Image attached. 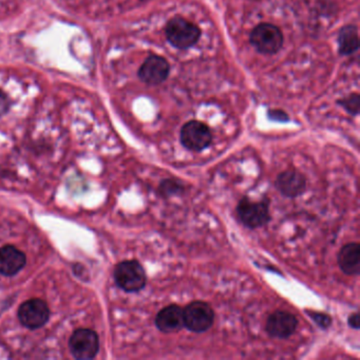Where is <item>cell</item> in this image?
Wrapping results in <instances>:
<instances>
[{
	"mask_svg": "<svg viewBox=\"0 0 360 360\" xmlns=\"http://www.w3.org/2000/svg\"><path fill=\"white\" fill-rule=\"evenodd\" d=\"M305 313L313 319V322L317 326H319L324 330L330 328L331 324H332V318L326 314L320 313V312L308 311V310H306Z\"/></svg>",
	"mask_w": 360,
	"mask_h": 360,
	"instance_id": "18",
	"label": "cell"
},
{
	"mask_svg": "<svg viewBox=\"0 0 360 360\" xmlns=\"http://www.w3.org/2000/svg\"><path fill=\"white\" fill-rule=\"evenodd\" d=\"M275 186L282 196L297 198L305 192L306 178L295 169H289L277 177Z\"/></svg>",
	"mask_w": 360,
	"mask_h": 360,
	"instance_id": "11",
	"label": "cell"
},
{
	"mask_svg": "<svg viewBox=\"0 0 360 360\" xmlns=\"http://www.w3.org/2000/svg\"><path fill=\"white\" fill-rule=\"evenodd\" d=\"M157 328L164 334H173L184 328L183 308L177 304H171L162 308L154 320Z\"/></svg>",
	"mask_w": 360,
	"mask_h": 360,
	"instance_id": "12",
	"label": "cell"
},
{
	"mask_svg": "<svg viewBox=\"0 0 360 360\" xmlns=\"http://www.w3.org/2000/svg\"><path fill=\"white\" fill-rule=\"evenodd\" d=\"M184 328L190 332L204 333L212 328L215 322L214 308L204 301H194L183 308Z\"/></svg>",
	"mask_w": 360,
	"mask_h": 360,
	"instance_id": "5",
	"label": "cell"
},
{
	"mask_svg": "<svg viewBox=\"0 0 360 360\" xmlns=\"http://www.w3.org/2000/svg\"><path fill=\"white\" fill-rule=\"evenodd\" d=\"M268 117L271 121L278 122V123H287L291 121L289 115L282 109H268Z\"/></svg>",
	"mask_w": 360,
	"mask_h": 360,
	"instance_id": "19",
	"label": "cell"
},
{
	"mask_svg": "<svg viewBox=\"0 0 360 360\" xmlns=\"http://www.w3.org/2000/svg\"><path fill=\"white\" fill-rule=\"evenodd\" d=\"M250 43L257 52L264 55H275L282 49L285 36L278 26L270 22L257 24L250 34Z\"/></svg>",
	"mask_w": 360,
	"mask_h": 360,
	"instance_id": "2",
	"label": "cell"
},
{
	"mask_svg": "<svg viewBox=\"0 0 360 360\" xmlns=\"http://www.w3.org/2000/svg\"><path fill=\"white\" fill-rule=\"evenodd\" d=\"M141 1H144V0H141Z\"/></svg>",
	"mask_w": 360,
	"mask_h": 360,
	"instance_id": "23",
	"label": "cell"
},
{
	"mask_svg": "<svg viewBox=\"0 0 360 360\" xmlns=\"http://www.w3.org/2000/svg\"><path fill=\"white\" fill-rule=\"evenodd\" d=\"M20 324L30 330L43 328L50 318V308L47 302L41 299H30L24 302L18 310Z\"/></svg>",
	"mask_w": 360,
	"mask_h": 360,
	"instance_id": "9",
	"label": "cell"
},
{
	"mask_svg": "<svg viewBox=\"0 0 360 360\" xmlns=\"http://www.w3.org/2000/svg\"><path fill=\"white\" fill-rule=\"evenodd\" d=\"M69 349L76 359H93L99 353V336L90 329H78L70 337Z\"/></svg>",
	"mask_w": 360,
	"mask_h": 360,
	"instance_id": "7",
	"label": "cell"
},
{
	"mask_svg": "<svg viewBox=\"0 0 360 360\" xmlns=\"http://www.w3.org/2000/svg\"><path fill=\"white\" fill-rule=\"evenodd\" d=\"M113 276L117 287L127 293L142 291L147 282L146 272L136 260L120 262L115 266Z\"/></svg>",
	"mask_w": 360,
	"mask_h": 360,
	"instance_id": "3",
	"label": "cell"
},
{
	"mask_svg": "<svg viewBox=\"0 0 360 360\" xmlns=\"http://www.w3.org/2000/svg\"><path fill=\"white\" fill-rule=\"evenodd\" d=\"M338 264L341 272L347 276H359L360 245L359 243H347L338 252Z\"/></svg>",
	"mask_w": 360,
	"mask_h": 360,
	"instance_id": "14",
	"label": "cell"
},
{
	"mask_svg": "<svg viewBox=\"0 0 360 360\" xmlns=\"http://www.w3.org/2000/svg\"><path fill=\"white\" fill-rule=\"evenodd\" d=\"M250 1H261V0H250Z\"/></svg>",
	"mask_w": 360,
	"mask_h": 360,
	"instance_id": "22",
	"label": "cell"
},
{
	"mask_svg": "<svg viewBox=\"0 0 360 360\" xmlns=\"http://www.w3.org/2000/svg\"><path fill=\"white\" fill-rule=\"evenodd\" d=\"M201 29L182 16H175L165 26L167 41L178 50H188L201 38Z\"/></svg>",
	"mask_w": 360,
	"mask_h": 360,
	"instance_id": "1",
	"label": "cell"
},
{
	"mask_svg": "<svg viewBox=\"0 0 360 360\" xmlns=\"http://www.w3.org/2000/svg\"><path fill=\"white\" fill-rule=\"evenodd\" d=\"M180 141L188 150L200 152L212 145L213 132L206 124L194 120L181 128Z\"/></svg>",
	"mask_w": 360,
	"mask_h": 360,
	"instance_id": "6",
	"label": "cell"
},
{
	"mask_svg": "<svg viewBox=\"0 0 360 360\" xmlns=\"http://www.w3.org/2000/svg\"><path fill=\"white\" fill-rule=\"evenodd\" d=\"M171 69V64L165 57L150 55L138 69V76L141 82L148 86H159L167 80Z\"/></svg>",
	"mask_w": 360,
	"mask_h": 360,
	"instance_id": "8",
	"label": "cell"
},
{
	"mask_svg": "<svg viewBox=\"0 0 360 360\" xmlns=\"http://www.w3.org/2000/svg\"><path fill=\"white\" fill-rule=\"evenodd\" d=\"M337 105L345 109L349 115L356 117L359 115L360 110V95L359 93L354 92L347 96L337 101Z\"/></svg>",
	"mask_w": 360,
	"mask_h": 360,
	"instance_id": "17",
	"label": "cell"
},
{
	"mask_svg": "<svg viewBox=\"0 0 360 360\" xmlns=\"http://www.w3.org/2000/svg\"><path fill=\"white\" fill-rule=\"evenodd\" d=\"M338 52L341 57H350L359 50V35L355 24H347L339 30L337 36Z\"/></svg>",
	"mask_w": 360,
	"mask_h": 360,
	"instance_id": "15",
	"label": "cell"
},
{
	"mask_svg": "<svg viewBox=\"0 0 360 360\" xmlns=\"http://www.w3.org/2000/svg\"><path fill=\"white\" fill-rule=\"evenodd\" d=\"M237 214L240 221L248 229L266 226L271 221L270 201L264 199L260 202H252L244 196L238 203Z\"/></svg>",
	"mask_w": 360,
	"mask_h": 360,
	"instance_id": "4",
	"label": "cell"
},
{
	"mask_svg": "<svg viewBox=\"0 0 360 360\" xmlns=\"http://www.w3.org/2000/svg\"><path fill=\"white\" fill-rule=\"evenodd\" d=\"M298 319L295 315L285 311H276L268 316L266 330L273 338L287 339L296 332Z\"/></svg>",
	"mask_w": 360,
	"mask_h": 360,
	"instance_id": "10",
	"label": "cell"
},
{
	"mask_svg": "<svg viewBox=\"0 0 360 360\" xmlns=\"http://www.w3.org/2000/svg\"><path fill=\"white\" fill-rule=\"evenodd\" d=\"M10 106L11 103L9 96L3 91L0 90V117H3L10 110Z\"/></svg>",
	"mask_w": 360,
	"mask_h": 360,
	"instance_id": "20",
	"label": "cell"
},
{
	"mask_svg": "<svg viewBox=\"0 0 360 360\" xmlns=\"http://www.w3.org/2000/svg\"><path fill=\"white\" fill-rule=\"evenodd\" d=\"M347 324L350 328L354 329V330H359L360 328V318L359 314L353 313L347 318Z\"/></svg>",
	"mask_w": 360,
	"mask_h": 360,
	"instance_id": "21",
	"label": "cell"
},
{
	"mask_svg": "<svg viewBox=\"0 0 360 360\" xmlns=\"http://www.w3.org/2000/svg\"><path fill=\"white\" fill-rule=\"evenodd\" d=\"M184 186L181 182L175 179L163 180L159 186V194L163 198H171L173 196H179L183 194Z\"/></svg>",
	"mask_w": 360,
	"mask_h": 360,
	"instance_id": "16",
	"label": "cell"
},
{
	"mask_svg": "<svg viewBox=\"0 0 360 360\" xmlns=\"http://www.w3.org/2000/svg\"><path fill=\"white\" fill-rule=\"evenodd\" d=\"M26 254L13 245L0 248V274L14 276L26 266Z\"/></svg>",
	"mask_w": 360,
	"mask_h": 360,
	"instance_id": "13",
	"label": "cell"
}]
</instances>
